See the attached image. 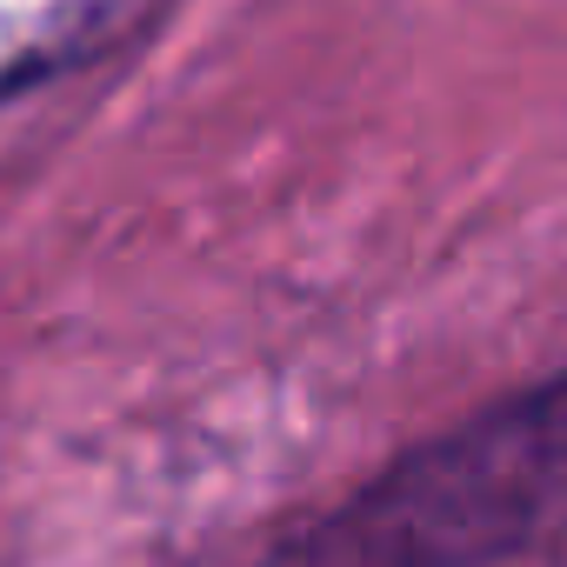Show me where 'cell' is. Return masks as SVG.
Masks as SVG:
<instances>
[{"mask_svg": "<svg viewBox=\"0 0 567 567\" xmlns=\"http://www.w3.org/2000/svg\"><path fill=\"white\" fill-rule=\"evenodd\" d=\"M567 534V374L461 421L288 534L267 567H494Z\"/></svg>", "mask_w": 567, "mask_h": 567, "instance_id": "6da1fadb", "label": "cell"}]
</instances>
